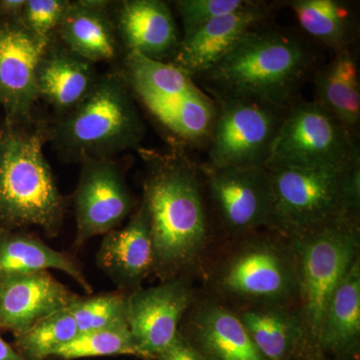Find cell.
I'll list each match as a JSON object with an SVG mask.
<instances>
[{
  "mask_svg": "<svg viewBox=\"0 0 360 360\" xmlns=\"http://www.w3.org/2000/svg\"><path fill=\"white\" fill-rule=\"evenodd\" d=\"M155 266L163 281L205 271L210 229L200 180L186 161L168 160L155 167L144 188Z\"/></svg>",
  "mask_w": 360,
  "mask_h": 360,
  "instance_id": "cell-1",
  "label": "cell"
},
{
  "mask_svg": "<svg viewBox=\"0 0 360 360\" xmlns=\"http://www.w3.org/2000/svg\"><path fill=\"white\" fill-rule=\"evenodd\" d=\"M312 63L307 45L295 35L257 26L202 77L219 99H246L283 110Z\"/></svg>",
  "mask_w": 360,
  "mask_h": 360,
  "instance_id": "cell-2",
  "label": "cell"
},
{
  "mask_svg": "<svg viewBox=\"0 0 360 360\" xmlns=\"http://www.w3.org/2000/svg\"><path fill=\"white\" fill-rule=\"evenodd\" d=\"M205 295L231 309L250 305H296L300 284L295 252L276 232L234 238L205 272Z\"/></svg>",
  "mask_w": 360,
  "mask_h": 360,
  "instance_id": "cell-3",
  "label": "cell"
},
{
  "mask_svg": "<svg viewBox=\"0 0 360 360\" xmlns=\"http://www.w3.org/2000/svg\"><path fill=\"white\" fill-rule=\"evenodd\" d=\"M63 210L40 135L7 127L0 134V224L8 229L35 225L56 236Z\"/></svg>",
  "mask_w": 360,
  "mask_h": 360,
  "instance_id": "cell-4",
  "label": "cell"
},
{
  "mask_svg": "<svg viewBox=\"0 0 360 360\" xmlns=\"http://www.w3.org/2000/svg\"><path fill=\"white\" fill-rule=\"evenodd\" d=\"M143 124L120 78L96 79L89 94L68 111L56 129V142L73 158L105 155L139 146Z\"/></svg>",
  "mask_w": 360,
  "mask_h": 360,
  "instance_id": "cell-5",
  "label": "cell"
},
{
  "mask_svg": "<svg viewBox=\"0 0 360 360\" xmlns=\"http://www.w3.org/2000/svg\"><path fill=\"white\" fill-rule=\"evenodd\" d=\"M297 265L302 315L310 349L316 352L319 326L333 290L359 258V220L340 219L288 238Z\"/></svg>",
  "mask_w": 360,
  "mask_h": 360,
  "instance_id": "cell-6",
  "label": "cell"
},
{
  "mask_svg": "<svg viewBox=\"0 0 360 360\" xmlns=\"http://www.w3.org/2000/svg\"><path fill=\"white\" fill-rule=\"evenodd\" d=\"M347 161L338 167L269 170L272 187L269 231L288 238L336 220H359L350 212L345 196Z\"/></svg>",
  "mask_w": 360,
  "mask_h": 360,
  "instance_id": "cell-7",
  "label": "cell"
},
{
  "mask_svg": "<svg viewBox=\"0 0 360 360\" xmlns=\"http://www.w3.org/2000/svg\"><path fill=\"white\" fill-rule=\"evenodd\" d=\"M352 134L316 101L297 103L279 125L264 167L307 169L343 165L359 148Z\"/></svg>",
  "mask_w": 360,
  "mask_h": 360,
  "instance_id": "cell-8",
  "label": "cell"
},
{
  "mask_svg": "<svg viewBox=\"0 0 360 360\" xmlns=\"http://www.w3.org/2000/svg\"><path fill=\"white\" fill-rule=\"evenodd\" d=\"M210 141V168L264 167L283 118L257 101L219 98Z\"/></svg>",
  "mask_w": 360,
  "mask_h": 360,
  "instance_id": "cell-9",
  "label": "cell"
},
{
  "mask_svg": "<svg viewBox=\"0 0 360 360\" xmlns=\"http://www.w3.org/2000/svg\"><path fill=\"white\" fill-rule=\"evenodd\" d=\"M196 297L189 277L167 279L127 295V323L141 359L155 360L174 341Z\"/></svg>",
  "mask_w": 360,
  "mask_h": 360,
  "instance_id": "cell-10",
  "label": "cell"
},
{
  "mask_svg": "<svg viewBox=\"0 0 360 360\" xmlns=\"http://www.w3.org/2000/svg\"><path fill=\"white\" fill-rule=\"evenodd\" d=\"M210 198L232 238L269 231L271 179L265 167L205 168Z\"/></svg>",
  "mask_w": 360,
  "mask_h": 360,
  "instance_id": "cell-11",
  "label": "cell"
},
{
  "mask_svg": "<svg viewBox=\"0 0 360 360\" xmlns=\"http://www.w3.org/2000/svg\"><path fill=\"white\" fill-rule=\"evenodd\" d=\"M132 207L134 200L115 163L106 158L84 160L75 193V246L115 229Z\"/></svg>",
  "mask_w": 360,
  "mask_h": 360,
  "instance_id": "cell-12",
  "label": "cell"
},
{
  "mask_svg": "<svg viewBox=\"0 0 360 360\" xmlns=\"http://www.w3.org/2000/svg\"><path fill=\"white\" fill-rule=\"evenodd\" d=\"M49 39L18 20L0 18V105L9 124L26 120L39 97L37 72Z\"/></svg>",
  "mask_w": 360,
  "mask_h": 360,
  "instance_id": "cell-13",
  "label": "cell"
},
{
  "mask_svg": "<svg viewBox=\"0 0 360 360\" xmlns=\"http://www.w3.org/2000/svg\"><path fill=\"white\" fill-rule=\"evenodd\" d=\"M179 333L205 360H269L236 311L210 295L196 297Z\"/></svg>",
  "mask_w": 360,
  "mask_h": 360,
  "instance_id": "cell-14",
  "label": "cell"
},
{
  "mask_svg": "<svg viewBox=\"0 0 360 360\" xmlns=\"http://www.w3.org/2000/svg\"><path fill=\"white\" fill-rule=\"evenodd\" d=\"M77 297L49 271L0 279V329L20 335Z\"/></svg>",
  "mask_w": 360,
  "mask_h": 360,
  "instance_id": "cell-15",
  "label": "cell"
},
{
  "mask_svg": "<svg viewBox=\"0 0 360 360\" xmlns=\"http://www.w3.org/2000/svg\"><path fill=\"white\" fill-rule=\"evenodd\" d=\"M264 18L262 6L250 1L236 13L210 21L179 42L174 65L191 77L205 75Z\"/></svg>",
  "mask_w": 360,
  "mask_h": 360,
  "instance_id": "cell-16",
  "label": "cell"
},
{
  "mask_svg": "<svg viewBox=\"0 0 360 360\" xmlns=\"http://www.w3.org/2000/svg\"><path fill=\"white\" fill-rule=\"evenodd\" d=\"M97 264L118 286L132 291L153 272V239L143 200L129 224L105 234L97 252Z\"/></svg>",
  "mask_w": 360,
  "mask_h": 360,
  "instance_id": "cell-17",
  "label": "cell"
},
{
  "mask_svg": "<svg viewBox=\"0 0 360 360\" xmlns=\"http://www.w3.org/2000/svg\"><path fill=\"white\" fill-rule=\"evenodd\" d=\"M269 360H304L310 349L296 305H250L232 309Z\"/></svg>",
  "mask_w": 360,
  "mask_h": 360,
  "instance_id": "cell-18",
  "label": "cell"
},
{
  "mask_svg": "<svg viewBox=\"0 0 360 360\" xmlns=\"http://www.w3.org/2000/svg\"><path fill=\"white\" fill-rule=\"evenodd\" d=\"M118 23L129 51L163 61L179 46L174 16L160 0H129L120 7Z\"/></svg>",
  "mask_w": 360,
  "mask_h": 360,
  "instance_id": "cell-19",
  "label": "cell"
},
{
  "mask_svg": "<svg viewBox=\"0 0 360 360\" xmlns=\"http://www.w3.org/2000/svg\"><path fill=\"white\" fill-rule=\"evenodd\" d=\"M317 352L329 357L360 352V259L333 290L324 309Z\"/></svg>",
  "mask_w": 360,
  "mask_h": 360,
  "instance_id": "cell-20",
  "label": "cell"
},
{
  "mask_svg": "<svg viewBox=\"0 0 360 360\" xmlns=\"http://www.w3.org/2000/svg\"><path fill=\"white\" fill-rule=\"evenodd\" d=\"M56 269L70 276L87 293L92 288L77 262L39 238L0 229V279Z\"/></svg>",
  "mask_w": 360,
  "mask_h": 360,
  "instance_id": "cell-21",
  "label": "cell"
},
{
  "mask_svg": "<svg viewBox=\"0 0 360 360\" xmlns=\"http://www.w3.org/2000/svg\"><path fill=\"white\" fill-rule=\"evenodd\" d=\"M91 63L70 51L46 49L37 72L39 96L59 111H70L96 84Z\"/></svg>",
  "mask_w": 360,
  "mask_h": 360,
  "instance_id": "cell-22",
  "label": "cell"
},
{
  "mask_svg": "<svg viewBox=\"0 0 360 360\" xmlns=\"http://www.w3.org/2000/svg\"><path fill=\"white\" fill-rule=\"evenodd\" d=\"M105 6L103 1L70 2L58 25L68 51L89 63L115 56V34Z\"/></svg>",
  "mask_w": 360,
  "mask_h": 360,
  "instance_id": "cell-23",
  "label": "cell"
},
{
  "mask_svg": "<svg viewBox=\"0 0 360 360\" xmlns=\"http://www.w3.org/2000/svg\"><path fill=\"white\" fill-rule=\"evenodd\" d=\"M314 86V101L335 115L350 132L359 127V68L348 47L335 51L333 58L317 73Z\"/></svg>",
  "mask_w": 360,
  "mask_h": 360,
  "instance_id": "cell-24",
  "label": "cell"
},
{
  "mask_svg": "<svg viewBox=\"0 0 360 360\" xmlns=\"http://www.w3.org/2000/svg\"><path fill=\"white\" fill-rule=\"evenodd\" d=\"M127 68L130 84L153 115L198 89L193 77L174 63L155 60L137 52L129 51Z\"/></svg>",
  "mask_w": 360,
  "mask_h": 360,
  "instance_id": "cell-25",
  "label": "cell"
},
{
  "mask_svg": "<svg viewBox=\"0 0 360 360\" xmlns=\"http://www.w3.org/2000/svg\"><path fill=\"white\" fill-rule=\"evenodd\" d=\"M288 6L303 30L326 46L336 51L352 42V20L345 4L336 0H292Z\"/></svg>",
  "mask_w": 360,
  "mask_h": 360,
  "instance_id": "cell-26",
  "label": "cell"
},
{
  "mask_svg": "<svg viewBox=\"0 0 360 360\" xmlns=\"http://www.w3.org/2000/svg\"><path fill=\"white\" fill-rule=\"evenodd\" d=\"M217 113V104L198 89L153 115L181 139L200 141L210 139Z\"/></svg>",
  "mask_w": 360,
  "mask_h": 360,
  "instance_id": "cell-27",
  "label": "cell"
},
{
  "mask_svg": "<svg viewBox=\"0 0 360 360\" xmlns=\"http://www.w3.org/2000/svg\"><path fill=\"white\" fill-rule=\"evenodd\" d=\"M78 333L75 319L66 307L15 335L13 347L25 360H45L54 356L58 349L77 338Z\"/></svg>",
  "mask_w": 360,
  "mask_h": 360,
  "instance_id": "cell-28",
  "label": "cell"
},
{
  "mask_svg": "<svg viewBox=\"0 0 360 360\" xmlns=\"http://www.w3.org/2000/svg\"><path fill=\"white\" fill-rule=\"evenodd\" d=\"M111 355H132L141 359L129 326L78 333L54 356L72 360Z\"/></svg>",
  "mask_w": 360,
  "mask_h": 360,
  "instance_id": "cell-29",
  "label": "cell"
},
{
  "mask_svg": "<svg viewBox=\"0 0 360 360\" xmlns=\"http://www.w3.org/2000/svg\"><path fill=\"white\" fill-rule=\"evenodd\" d=\"M78 333L101 330L127 323V295L120 292L105 293L91 297H77L70 307Z\"/></svg>",
  "mask_w": 360,
  "mask_h": 360,
  "instance_id": "cell-30",
  "label": "cell"
},
{
  "mask_svg": "<svg viewBox=\"0 0 360 360\" xmlns=\"http://www.w3.org/2000/svg\"><path fill=\"white\" fill-rule=\"evenodd\" d=\"M250 4L246 0H180L177 9L184 23V37L215 18L236 13Z\"/></svg>",
  "mask_w": 360,
  "mask_h": 360,
  "instance_id": "cell-31",
  "label": "cell"
},
{
  "mask_svg": "<svg viewBox=\"0 0 360 360\" xmlns=\"http://www.w3.org/2000/svg\"><path fill=\"white\" fill-rule=\"evenodd\" d=\"M70 2L63 0H27L20 20L30 32L49 39V33L59 25Z\"/></svg>",
  "mask_w": 360,
  "mask_h": 360,
  "instance_id": "cell-32",
  "label": "cell"
},
{
  "mask_svg": "<svg viewBox=\"0 0 360 360\" xmlns=\"http://www.w3.org/2000/svg\"><path fill=\"white\" fill-rule=\"evenodd\" d=\"M155 360H205L181 333L156 356Z\"/></svg>",
  "mask_w": 360,
  "mask_h": 360,
  "instance_id": "cell-33",
  "label": "cell"
},
{
  "mask_svg": "<svg viewBox=\"0 0 360 360\" xmlns=\"http://www.w3.org/2000/svg\"><path fill=\"white\" fill-rule=\"evenodd\" d=\"M25 4V0H0V18H20Z\"/></svg>",
  "mask_w": 360,
  "mask_h": 360,
  "instance_id": "cell-34",
  "label": "cell"
},
{
  "mask_svg": "<svg viewBox=\"0 0 360 360\" xmlns=\"http://www.w3.org/2000/svg\"><path fill=\"white\" fill-rule=\"evenodd\" d=\"M0 360H25L0 335Z\"/></svg>",
  "mask_w": 360,
  "mask_h": 360,
  "instance_id": "cell-35",
  "label": "cell"
},
{
  "mask_svg": "<svg viewBox=\"0 0 360 360\" xmlns=\"http://www.w3.org/2000/svg\"><path fill=\"white\" fill-rule=\"evenodd\" d=\"M329 359V357H328ZM330 360H360V352L356 354L341 355V356L331 357Z\"/></svg>",
  "mask_w": 360,
  "mask_h": 360,
  "instance_id": "cell-36",
  "label": "cell"
},
{
  "mask_svg": "<svg viewBox=\"0 0 360 360\" xmlns=\"http://www.w3.org/2000/svg\"><path fill=\"white\" fill-rule=\"evenodd\" d=\"M304 360H330L328 356L321 354V352H316L314 354L309 355Z\"/></svg>",
  "mask_w": 360,
  "mask_h": 360,
  "instance_id": "cell-37",
  "label": "cell"
}]
</instances>
